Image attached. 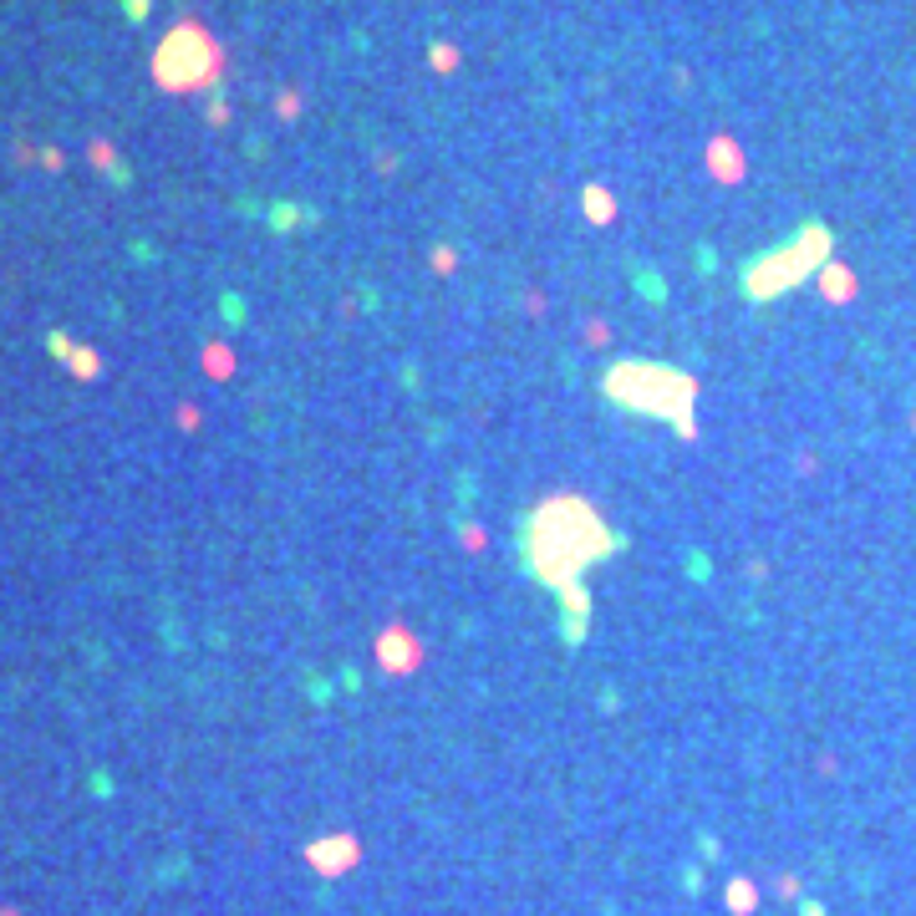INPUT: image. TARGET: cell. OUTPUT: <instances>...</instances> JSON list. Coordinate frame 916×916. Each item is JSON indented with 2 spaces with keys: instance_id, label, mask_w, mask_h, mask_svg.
<instances>
[{
  "instance_id": "6da1fadb",
  "label": "cell",
  "mask_w": 916,
  "mask_h": 916,
  "mask_svg": "<svg viewBox=\"0 0 916 916\" xmlns=\"http://www.w3.org/2000/svg\"><path fill=\"white\" fill-rule=\"evenodd\" d=\"M153 77L168 92H199V87L219 82V47L209 31H199L194 21L174 26L163 37V47L153 51Z\"/></svg>"
},
{
  "instance_id": "3957f363",
  "label": "cell",
  "mask_w": 916,
  "mask_h": 916,
  "mask_svg": "<svg viewBox=\"0 0 916 916\" xmlns=\"http://www.w3.org/2000/svg\"><path fill=\"white\" fill-rule=\"evenodd\" d=\"M433 61H438V67H443V72H448V67H453V61H458V51H448V47H438V51H433Z\"/></svg>"
},
{
  "instance_id": "7a4b0ae2",
  "label": "cell",
  "mask_w": 916,
  "mask_h": 916,
  "mask_svg": "<svg viewBox=\"0 0 916 916\" xmlns=\"http://www.w3.org/2000/svg\"><path fill=\"white\" fill-rule=\"evenodd\" d=\"M122 11H128V21H143V16H148V0H122Z\"/></svg>"
}]
</instances>
